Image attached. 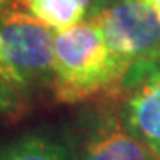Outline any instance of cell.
<instances>
[{"label":"cell","mask_w":160,"mask_h":160,"mask_svg":"<svg viewBox=\"0 0 160 160\" xmlns=\"http://www.w3.org/2000/svg\"><path fill=\"white\" fill-rule=\"evenodd\" d=\"M125 73L116 64L105 36L86 20L55 36L52 91L61 103H82L109 96Z\"/></svg>","instance_id":"obj_1"},{"label":"cell","mask_w":160,"mask_h":160,"mask_svg":"<svg viewBox=\"0 0 160 160\" xmlns=\"http://www.w3.org/2000/svg\"><path fill=\"white\" fill-rule=\"evenodd\" d=\"M57 30L27 11H0V75L18 96L52 87Z\"/></svg>","instance_id":"obj_2"},{"label":"cell","mask_w":160,"mask_h":160,"mask_svg":"<svg viewBox=\"0 0 160 160\" xmlns=\"http://www.w3.org/2000/svg\"><path fill=\"white\" fill-rule=\"evenodd\" d=\"M123 73L137 62L160 59V18L144 0H109L92 18Z\"/></svg>","instance_id":"obj_3"},{"label":"cell","mask_w":160,"mask_h":160,"mask_svg":"<svg viewBox=\"0 0 160 160\" xmlns=\"http://www.w3.org/2000/svg\"><path fill=\"white\" fill-rule=\"evenodd\" d=\"M105 98L126 128L160 158V59L133 64Z\"/></svg>","instance_id":"obj_4"},{"label":"cell","mask_w":160,"mask_h":160,"mask_svg":"<svg viewBox=\"0 0 160 160\" xmlns=\"http://www.w3.org/2000/svg\"><path fill=\"white\" fill-rule=\"evenodd\" d=\"M77 160H160L123 123L114 103L105 100L82 116Z\"/></svg>","instance_id":"obj_5"},{"label":"cell","mask_w":160,"mask_h":160,"mask_svg":"<svg viewBox=\"0 0 160 160\" xmlns=\"http://www.w3.org/2000/svg\"><path fill=\"white\" fill-rule=\"evenodd\" d=\"M107 4L109 0H30L27 12L61 32L92 20Z\"/></svg>","instance_id":"obj_6"},{"label":"cell","mask_w":160,"mask_h":160,"mask_svg":"<svg viewBox=\"0 0 160 160\" xmlns=\"http://www.w3.org/2000/svg\"><path fill=\"white\" fill-rule=\"evenodd\" d=\"M0 160H73L62 142L46 135H25L0 149Z\"/></svg>","instance_id":"obj_7"},{"label":"cell","mask_w":160,"mask_h":160,"mask_svg":"<svg viewBox=\"0 0 160 160\" xmlns=\"http://www.w3.org/2000/svg\"><path fill=\"white\" fill-rule=\"evenodd\" d=\"M20 109V96L0 75V116L12 114Z\"/></svg>","instance_id":"obj_8"},{"label":"cell","mask_w":160,"mask_h":160,"mask_svg":"<svg viewBox=\"0 0 160 160\" xmlns=\"http://www.w3.org/2000/svg\"><path fill=\"white\" fill-rule=\"evenodd\" d=\"M144 2H146V4H148V6L153 9L155 14L160 18V0H144Z\"/></svg>","instance_id":"obj_9"},{"label":"cell","mask_w":160,"mask_h":160,"mask_svg":"<svg viewBox=\"0 0 160 160\" xmlns=\"http://www.w3.org/2000/svg\"><path fill=\"white\" fill-rule=\"evenodd\" d=\"M29 4H30V0H11V9H16L18 6L23 7V9H27Z\"/></svg>","instance_id":"obj_10"},{"label":"cell","mask_w":160,"mask_h":160,"mask_svg":"<svg viewBox=\"0 0 160 160\" xmlns=\"http://www.w3.org/2000/svg\"><path fill=\"white\" fill-rule=\"evenodd\" d=\"M4 9H11V0H0V11Z\"/></svg>","instance_id":"obj_11"}]
</instances>
